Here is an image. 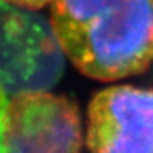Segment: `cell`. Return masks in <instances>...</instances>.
<instances>
[{
  "label": "cell",
  "instance_id": "cell-5",
  "mask_svg": "<svg viewBox=\"0 0 153 153\" xmlns=\"http://www.w3.org/2000/svg\"><path fill=\"white\" fill-rule=\"evenodd\" d=\"M52 0H0V3L10 4L14 7L19 8H26V9H32V10H37L46 7L47 4H51Z\"/></svg>",
  "mask_w": 153,
  "mask_h": 153
},
{
  "label": "cell",
  "instance_id": "cell-3",
  "mask_svg": "<svg viewBox=\"0 0 153 153\" xmlns=\"http://www.w3.org/2000/svg\"><path fill=\"white\" fill-rule=\"evenodd\" d=\"M75 102L49 91L12 94L0 112V153H82Z\"/></svg>",
  "mask_w": 153,
  "mask_h": 153
},
{
  "label": "cell",
  "instance_id": "cell-4",
  "mask_svg": "<svg viewBox=\"0 0 153 153\" xmlns=\"http://www.w3.org/2000/svg\"><path fill=\"white\" fill-rule=\"evenodd\" d=\"M87 146L91 153H153V88L119 84L96 93Z\"/></svg>",
  "mask_w": 153,
  "mask_h": 153
},
{
  "label": "cell",
  "instance_id": "cell-1",
  "mask_svg": "<svg viewBox=\"0 0 153 153\" xmlns=\"http://www.w3.org/2000/svg\"><path fill=\"white\" fill-rule=\"evenodd\" d=\"M50 23L65 57L92 79L153 66V0H52Z\"/></svg>",
  "mask_w": 153,
  "mask_h": 153
},
{
  "label": "cell",
  "instance_id": "cell-6",
  "mask_svg": "<svg viewBox=\"0 0 153 153\" xmlns=\"http://www.w3.org/2000/svg\"><path fill=\"white\" fill-rule=\"evenodd\" d=\"M7 100H8V94L5 93V91L3 89V87L0 85V112L3 111L4 106H5L7 103Z\"/></svg>",
  "mask_w": 153,
  "mask_h": 153
},
{
  "label": "cell",
  "instance_id": "cell-2",
  "mask_svg": "<svg viewBox=\"0 0 153 153\" xmlns=\"http://www.w3.org/2000/svg\"><path fill=\"white\" fill-rule=\"evenodd\" d=\"M64 65V51L44 16L0 3V85L7 94L51 89Z\"/></svg>",
  "mask_w": 153,
  "mask_h": 153
}]
</instances>
